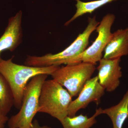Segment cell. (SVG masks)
Returning a JSON list of instances; mask_svg holds the SVG:
<instances>
[{"label": "cell", "mask_w": 128, "mask_h": 128, "mask_svg": "<svg viewBox=\"0 0 128 128\" xmlns=\"http://www.w3.org/2000/svg\"><path fill=\"white\" fill-rule=\"evenodd\" d=\"M9 118L7 116L0 113V128H4L5 124L8 121Z\"/></svg>", "instance_id": "obj_15"}, {"label": "cell", "mask_w": 128, "mask_h": 128, "mask_svg": "<svg viewBox=\"0 0 128 128\" xmlns=\"http://www.w3.org/2000/svg\"><path fill=\"white\" fill-rule=\"evenodd\" d=\"M14 57L7 60L0 58V73L11 88L14 96V106L20 109L24 92L29 80L40 74L51 75L60 66L35 67L16 64L12 62Z\"/></svg>", "instance_id": "obj_2"}, {"label": "cell", "mask_w": 128, "mask_h": 128, "mask_svg": "<svg viewBox=\"0 0 128 128\" xmlns=\"http://www.w3.org/2000/svg\"><path fill=\"white\" fill-rule=\"evenodd\" d=\"M48 75L40 74L32 78L24 92L19 112L9 118V128H30L34 118L38 112L40 96L41 87Z\"/></svg>", "instance_id": "obj_4"}, {"label": "cell", "mask_w": 128, "mask_h": 128, "mask_svg": "<svg viewBox=\"0 0 128 128\" xmlns=\"http://www.w3.org/2000/svg\"><path fill=\"white\" fill-rule=\"evenodd\" d=\"M103 58L114 59L128 55V28L118 29L112 34L104 50Z\"/></svg>", "instance_id": "obj_10"}, {"label": "cell", "mask_w": 128, "mask_h": 128, "mask_svg": "<svg viewBox=\"0 0 128 128\" xmlns=\"http://www.w3.org/2000/svg\"><path fill=\"white\" fill-rule=\"evenodd\" d=\"M88 22L84 32L79 34L74 41L64 50L57 54H48L42 56H28L24 64L35 67L76 64V58L87 48L90 36L99 24L95 16L89 18Z\"/></svg>", "instance_id": "obj_1"}, {"label": "cell", "mask_w": 128, "mask_h": 128, "mask_svg": "<svg viewBox=\"0 0 128 128\" xmlns=\"http://www.w3.org/2000/svg\"><path fill=\"white\" fill-rule=\"evenodd\" d=\"M105 90L99 83L97 76L91 78L85 83L78 97L72 101L69 107L68 116H75L79 110L85 108L92 102L98 105Z\"/></svg>", "instance_id": "obj_7"}, {"label": "cell", "mask_w": 128, "mask_h": 128, "mask_svg": "<svg viewBox=\"0 0 128 128\" xmlns=\"http://www.w3.org/2000/svg\"><path fill=\"white\" fill-rule=\"evenodd\" d=\"M102 114H107L109 117L113 128H122L124 121L128 118V89L119 103L102 109Z\"/></svg>", "instance_id": "obj_11"}, {"label": "cell", "mask_w": 128, "mask_h": 128, "mask_svg": "<svg viewBox=\"0 0 128 128\" xmlns=\"http://www.w3.org/2000/svg\"><path fill=\"white\" fill-rule=\"evenodd\" d=\"M76 0V12L72 18L66 22L65 26H68L72 22L80 16L87 13L91 14L96 9L115 0H97L89 2H83L80 0Z\"/></svg>", "instance_id": "obj_14"}, {"label": "cell", "mask_w": 128, "mask_h": 128, "mask_svg": "<svg viewBox=\"0 0 128 128\" xmlns=\"http://www.w3.org/2000/svg\"><path fill=\"white\" fill-rule=\"evenodd\" d=\"M22 12L20 11L10 18L4 33L0 38V58L3 51L13 52L22 42Z\"/></svg>", "instance_id": "obj_9"}, {"label": "cell", "mask_w": 128, "mask_h": 128, "mask_svg": "<svg viewBox=\"0 0 128 128\" xmlns=\"http://www.w3.org/2000/svg\"><path fill=\"white\" fill-rule=\"evenodd\" d=\"M120 61L121 58L105 59L102 58L99 62L97 67L98 82L107 92L114 91L119 86L122 76Z\"/></svg>", "instance_id": "obj_8"}, {"label": "cell", "mask_w": 128, "mask_h": 128, "mask_svg": "<svg viewBox=\"0 0 128 128\" xmlns=\"http://www.w3.org/2000/svg\"><path fill=\"white\" fill-rule=\"evenodd\" d=\"M14 103V96L11 88L0 73V113L7 116Z\"/></svg>", "instance_id": "obj_13"}, {"label": "cell", "mask_w": 128, "mask_h": 128, "mask_svg": "<svg viewBox=\"0 0 128 128\" xmlns=\"http://www.w3.org/2000/svg\"><path fill=\"white\" fill-rule=\"evenodd\" d=\"M72 97L54 80H46L41 87L38 112L49 114L60 122L68 116Z\"/></svg>", "instance_id": "obj_3"}, {"label": "cell", "mask_w": 128, "mask_h": 128, "mask_svg": "<svg viewBox=\"0 0 128 128\" xmlns=\"http://www.w3.org/2000/svg\"><path fill=\"white\" fill-rule=\"evenodd\" d=\"M102 110L101 108L96 109L90 118L82 114L72 117L67 116L60 122L64 128H90L96 123V118L102 114Z\"/></svg>", "instance_id": "obj_12"}, {"label": "cell", "mask_w": 128, "mask_h": 128, "mask_svg": "<svg viewBox=\"0 0 128 128\" xmlns=\"http://www.w3.org/2000/svg\"><path fill=\"white\" fill-rule=\"evenodd\" d=\"M114 14H107L96 28L98 36L92 44L77 57L76 64L82 62L96 65L102 58V52L112 38L111 28L115 20Z\"/></svg>", "instance_id": "obj_6"}, {"label": "cell", "mask_w": 128, "mask_h": 128, "mask_svg": "<svg viewBox=\"0 0 128 128\" xmlns=\"http://www.w3.org/2000/svg\"><path fill=\"white\" fill-rule=\"evenodd\" d=\"M30 128H52L47 125H44V126H41L40 124L38 121L37 120H34L33 121L32 126Z\"/></svg>", "instance_id": "obj_16"}, {"label": "cell", "mask_w": 128, "mask_h": 128, "mask_svg": "<svg viewBox=\"0 0 128 128\" xmlns=\"http://www.w3.org/2000/svg\"><path fill=\"white\" fill-rule=\"evenodd\" d=\"M96 69L94 64L82 62L60 67L51 75L53 80L65 88L72 97L78 96Z\"/></svg>", "instance_id": "obj_5"}]
</instances>
